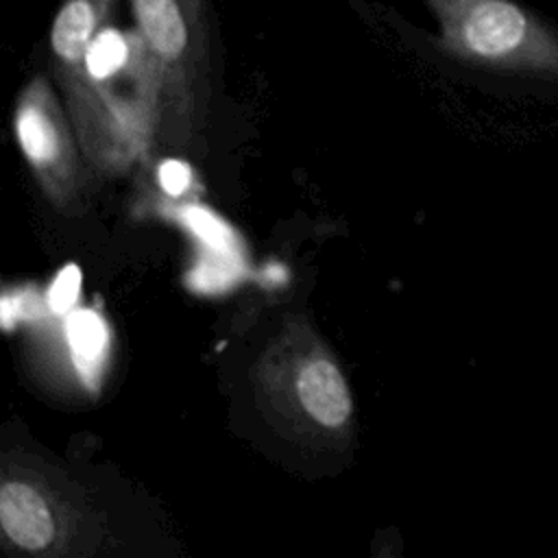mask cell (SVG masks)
Wrapping results in <instances>:
<instances>
[{"instance_id":"6da1fadb","label":"cell","mask_w":558,"mask_h":558,"mask_svg":"<svg viewBox=\"0 0 558 558\" xmlns=\"http://www.w3.org/2000/svg\"><path fill=\"white\" fill-rule=\"evenodd\" d=\"M440 44L471 61L558 70V35L514 0H423Z\"/></svg>"},{"instance_id":"3957f363","label":"cell","mask_w":558,"mask_h":558,"mask_svg":"<svg viewBox=\"0 0 558 558\" xmlns=\"http://www.w3.org/2000/svg\"><path fill=\"white\" fill-rule=\"evenodd\" d=\"M296 390L307 414L327 427L342 425L351 414V395L344 377L327 360L307 364L299 375Z\"/></svg>"},{"instance_id":"52a82bcc","label":"cell","mask_w":558,"mask_h":558,"mask_svg":"<svg viewBox=\"0 0 558 558\" xmlns=\"http://www.w3.org/2000/svg\"><path fill=\"white\" fill-rule=\"evenodd\" d=\"M238 277V268H235V259L231 257V253L218 251V255L214 259H205L198 270L192 277V283L198 290L205 292H214V290H222L227 288L233 279Z\"/></svg>"},{"instance_id":"ba28073f","label":"cell","mask_w":558,"mask_h":558,"mask_svg":"<svg viewBox=\"0 0 558 558\" xmlns=\"http://www.w3.org/2000/svg\"><path fill=\"white\" fill-rule=\"evenodd\" d=\"M81 292V268L76 264H68L54 277L48 290V305L54 314H68L78 299Z\"/></svg>"},{"instance_id":"8992f818","label":"cell","mask_w":558,"mask_h":558,"mask_svg":"<svg viewBox=\"0 0 558 558\" xmlns=\"http://www.w3.org/2000/svg\"><path fill=\"white\" fill-rule=\"evenodd\" d=\"M181 218L187 225V229L196 238H201L207 246H211L214 251L233 253V233L218 216H214L203 207H187L181 214Z\"/></svg>"},{"instance_id":"5b68a950","label":"cell","mask_w":558,"mask_h":558,"mask_svg":"<svg viewBox=\"0 0 558 558\" xmlns=\"http://www.w3.org/2000/svg\"><path fill=\"white\" fill-rule=\"evenodd\" d=\"M65 331L72 349V360L81 377L94 384L100 373L109 342V333L102 318L92 310H76L70 314Z\"/></svg>"},{"instance_id":"9c48e42d","label":"cell","mask_w":558,"mask_h":558,"mask_svg":"<svg viewBox=\"0 0 558 558\" xmlns=\"http://www.w3.org/2000/svg\"><path fill=\"white\" fill-rule=\"evenodd\" d=\"M159 183L166 194L181 196L190 185V168L179 159H166L159 166Z\"/></svg>"},{"instance_id":"277c9868","label":"cell","mask_w":558,"mask_h":558,"mask_svg":"<svg viewBox=\"0 0 558 558\" xmlns=\"http://www.w3.org/2000/svg\"><path fill=\"white\" fill-rule=\"evenodd\" d=\"M50 98L41 81H35L26 96L22 98V105L15 116V133L20 140V146L24 148L26 157L41 166L48 163L59 146L57 129L48 111Z\"/></svg>"},{"instance_id":"7a4b0ae2","label":"cell","mask_w":558,"mask_h":558,"mask_svg":"<svg viewBox=\"0 0 558 558\" xmlns=\"http://www.w3.org/2000/svg\"><path fill=\"white\" fill-rule=\"evenodd\" d=\"M0 521L7 536L31 551L46 547L54 536V523L44 497L22 482L2 486Z\"/></svg>"}]
</instances>
